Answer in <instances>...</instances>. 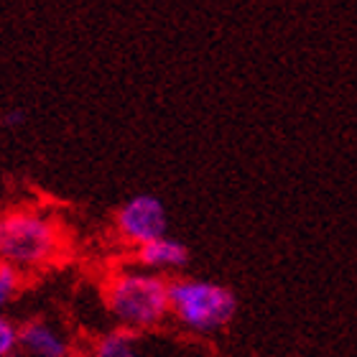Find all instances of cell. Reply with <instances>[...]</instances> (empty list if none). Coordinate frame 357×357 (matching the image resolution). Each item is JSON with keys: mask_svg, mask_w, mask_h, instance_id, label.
I'll return each mask as SVG.
<instances>
[{"mask_svg": "<svg viewBox=\"0 0 357 357\" xmlns=\"http://www.w3.org/2000/svg\"><path fill=\"white\" fill-rule=\"evenodd\" d=\"M61 253V230L56 220L38 209H10L0 220L3 263L31 273L54 263Z\"/></svg>", "mask_w": 357, "mask_h": 357, "instance_id": "2", "label": "cell"}, {"mask_svg": "<svg viewBox=\"0 0 357 357\" xmlns=\"http://www.w3.org/2000/svg\"><path fill=\"white\" fill-rule=\"evenodd\" d=\"M166 230H169V217L164 202L156 194H135L115 212L118 238L126 240L128 245H135V250L153 240L166 238Z\"/></svg>", "mask_w": 357, "mask_h": 357, "instance_id": "4", "label": "cell"}, {"mask_svg": "<svg viewBox=\"0 0 357 357\" xmlns=\"http://www.w3.org/2000/svg\"><path fill=\"white\" fill-rule=\"evenodd\" d=\"M92 357H141V352H138L133 332L115 329L97 340L92 347Z\"/></svg>", "mask_w": 357, "mask_h": 357, "instance_id": "7", "label": "cell"}, {"mask_svg": "<svg viewBox=\"0 0 357 357\" xmlns=\"http://www.w3.org/2000/svg\"><path fill=\"white\" fill-rule=\"evenodd\" d=\"M135 261L141 263L143 271H181L189 263V248L176 238L153 240L149 245L135 250Z\"/></svg>", "mask_w": 357, "mask_h": 357, "instance_id": "6", "label": "cell"}, {"mask_svg": "<svg viewBox=\"0 0 357 357\" xmlns=\"http://www.w3.org/2000/svg\"><path fill=\"white\" fill-rule=\"evenodd\" d=\"M105 306L120 329L149 332L172 317L169 281L151 271H118L102 286Z\"/></svg>", "mask_w": 357, "mask_h": 357, "instance_id": "1", "label": "cell"}, {"mask_svg": "<svg viewBox=\"0 0 357 357\" xmlns=\"http://www.w3.org/2000/svg\"><path fill=\"white\" fill-rule=\"evenodd\" d=\"M23 286V273L18 268L0 263V304H8L18 296V291Z\"/></svg>", "mask_w": 357, "mask_h": 357, "instance_id": "8", "label": "cell"}, {"mask_svg": "<svg viewBox=\"0 0 357 357\" xmlns=\"http://www.w3.org/2000/svg\"><path fill=\"white\" fill-rule=\"evenodd\" d=\"M15 350H21V327L3 317L0 319V357L15 355Z\"/></svg>", "mask_w": 357, "mask_h": 357, "instance_id": "9", "label": "cell"}, {"mask_svg": "<svg viewBox=\"0 0 357 357\" xmlns=\"http://www.w3.org/2000/svg\"><path fill=\"white\" fill-rule=\"evenodd\" d=\"M21 352L31 357H69L72 344L52 321L29 319L21 324Z\"/></svg>", "mask_w": 357, "mask_h": 357, "instance_id": "5", "label": "cell"}, {"mask_svg": "<svg viewBox=\"0 0 357 357\" xmlns=\"http://www.w3.org/2000/svg\"><path fill=\"white\" fill-rule=\"evenodd\" d=\"M3 357H21V355H18V352H15V355H3Z\"/></svg>", "mask_w": 357, "mask_h": 357, "instance_id": "11", "label": "cell"}, {"mask_svg": "<svg viewBox=\"0 0 357 357\" xmlns=\"http://www.w3.org/2000/svg\"><path fill=\"white\" fill-rule=\"evenodd\" d=\"M172 319L186 332L209 335L227 327L238 314L235 291L202 278H172L169 281Z\"/></svg>", "mask_w": 357, "mask_h": 357, "instance_id": "3", "label": "cell"}, {"mask_svg": "<svg viewBox=\"0 0 357 357\" xmlns=\"http://www.w3.org/2000/svg\"><path fill=\"white\" fill-rule=\"evenodd\" d=\"M23 123V112L21 110H8L3 115V126L6 128H18Z\"/></svg>", "mask_w": 357, "mask_h": 357, "instance_id": "10", "label": "cell"}]
</instances>
